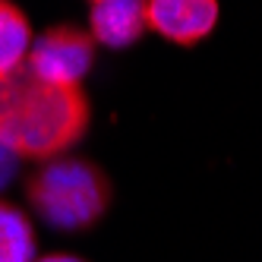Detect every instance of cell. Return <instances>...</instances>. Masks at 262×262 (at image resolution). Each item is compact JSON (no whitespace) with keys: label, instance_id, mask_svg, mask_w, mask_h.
<instances>
[{"label":"cell","instance_id":"1","mask_svg":"<svg viewBox=\"0 0 262 262\" xmlns=\"http://www.w3.org/2000/svg\"><path fill=\"white\" fill-rule=\"evenodd\" d=\"M89 126V101L79 89L45 85L26 67L0 76V145L16 158L51 161Z\"/></svg>","mask_w":262,"mask_h":262},{"label":"cell","instance_id":"2","mask_svg":"<svg viewBox=\"0 0 262 262\" xmlns=\"http://www.w3.org/2000/svg\"><path fill=\"white\" fill-rule=\"evenodd\" d=\"M26 193L38 218L57 231H85L111 205L107 177L82 158H51L29 177Z\"/></svg>","mask_w":262,"mask_h":262},{"label":"cell","instance_id":"3","mask_svg":"<svg viewBox=\"0 0 262 262\" xmlns=\"http://www.w3.org/2000/svg\"><path fill=\"white\" fill-rule=\"evenodd\" d=\"M92 57H95L92 35L73 26H57L32 41L26 57V73L45 85L79 89L82 76L92 70Z\"/></svg>","mask_w":262,"mask_h":262},{"label":"cell","instance_id":"4","mask_svg":"<svg viewBox=\"0 0 262 262\" xmlns=\"http://www.w3.org/2000/svg\"><path fill=\"white\" fill-rule=\"evenodd\" d=\"M218 23V0H145V29L180 48L209 38Z\"/></svg>","mask_w":262,"mask_h":262},{"label":"cell","instance_id":"5","mask_svg":"<svg viewBox=\"0 0 262 262\" xmlns=\"http://www.w3.org/2000/svg\"><path fill=\"white\" fill-rule=\"evenodd\" d=\"M92 41L104 48H129L145 32V0H101L89 13Z\"/></svg>","mask_w":262,"mask_h":262},{"label":"cell","instance_id":"6","mask_svg":"<svg viewBox=\"0 0 262 262\" xmlns=\"http://www.w3.org/2000/svg\"><path fill=\"white\" fill-rule=\"evenodd\" d=\"M32 48V26L19 7L0 0V76L26 67Z\"/></svg>","mask_w":262,"mask_h":262},{"label":"cell","instance_id":"7","mask_svg":"<svg viewBox=\"0 0 262 262\" xmlns=\"http://www.w3.org/2000/svg\"><path fill=\"white\" fill-rule=\"evenodd\" d=\"M0 262H35V228L29 215L0 199Z\"/></svg>","mask_w":262,"mask_h":262},{"label":"cell","instance_id":"8","mask_svg":"<svg viewBox=\"0 0 262 262\" xmlns=\"http://www.w3.org/2000/svg\"><path fill=\"white\" fill-rule=\"evenodd\" d=\"M16 161H19V158H16V155L10 152V148H4V145H0V186H4V183L13 177V171H16Z\"/></svg>","mask_w":262,"mask_h":262},{"label":"cell","instance_id":"9","mask_svg":"<svg viewBox=\"0 0 262 262\" xmlns=\"http://www.w3.org/2000/svg\"><path fill=\"white\" fill-rule=\"evenodd\" d=\"M35 262H82V259L67 256V253H51V256H41V259H35Z\"/></svg>","mask_w":262,"mask_h":262},{"label":"cell","instance_id":"10","mask_svg":"<svg viewBox=\"0 0 262 262\" xmlns=\"http://www.w3.org/2000/svg\"><path fill=\"white\" fill-rule=\"evenodd\" d=\"M92 4H101V0H92Z\"/></svg>","mask_w":262,"mask_h":262}]
</instances>
